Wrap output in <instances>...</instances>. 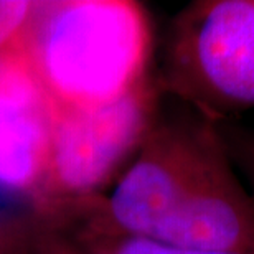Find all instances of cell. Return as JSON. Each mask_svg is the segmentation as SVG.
<instances>
[{
	"mask_svg": "<svg viewBox=\"0 0 254 254\" xmlns=\"http://www.w3.org/2000/svg\"><path fill=\"white\" fill-rule=\"evenodd\" d=\"M150 23L129 0L38 2L20 50L50 109H91L149 79Z\"/></svg>",
	"mask_w": 254,
	"mask_h": 254,
	"instance_id": "2",
	"label": "cell"
},
{
	"mask_svg": "<svg viewBox=\"0 0 254 254\" xmlns=\"http://www.w3.org/2000/svg\"><path fill=\"white\" fill-rule=\"evenodd\" d=\"M157 88L145 79L114 103L91 109H50L43 179L33 201L40 218L55 221L66 208L96 196L155 123Z\"/></svg>",
	"mask_w": 254,
	"mask_h": 254,
	"instance_id": "4",
	"label": "cell"
},
{
	"mask_svg": "<svg viewBox=\"0 0 254 254\" xmlns=\"http://www.w3.org/2000/svg\"><path fill=\"white\" fill-rule=\"evenodd\" d=\"M50 106L20 55H0V187L35 198L47 165Z\"/></svg>",
	"mask_w": 254,
	"mask_h": 254,
	"instance_id": "5",
	"label": "cell"
},
{
	"mask_svg": "<svg viewBox=\"0 0 254 254\" xmlns=\"http://www.w3.org/2000/svg\"><path fill=\"white\" fill-rule=\"evenodd\" d=\"M162 86L211 123L254 108V0H200L177 15Z\"/></svg>",
	"mask_w": 254,
	"mask_h": 254,
	"instance_id": "3",
	"label": "cell"
},
{
	"mask_svg": "<svg viewBox=\"0 0 254 254\" xmlns=\"http://www.w3.org/2000/svg\"><path fill=\"white\" fill-rule=\"evenodd\" d=\"M32 250L33 254H94L64 235L62 226L38 216L35 218Z\"/></svg>",
	"mask_w": 254,
	"mask_h": 254,
	"instance_id": "8",
	"label": "cell"
},
{
	"mask_svg": "<svg viewBox=\"0 0 254 254\" xmlns=\"http://www.w3.org/2000/svg\"><path fill=\"white\" fill-rule=\"evenodd\" d=\"M20 198H23V196H18V195H15V193H12V191L5 190L3 187H0V211L15 208Z\"/></svg>",
	"mask_w": 254,
	"mask_h": 254,
	"instance_id": "11",
	"label": "cell"
},
{
	"mask_svg": "<svg viewBox=\"0 0 254 254\" xmlns=\"http://www.w3.org/2000/svg\"><path fill=\"white\" fill-rule=\"evenodd\" d=\"M33 220L0 211V254H33Z\"/></svg>",
	"mask_w": 254,
	"mask_h": 254,
	"instance_id": "9",
	"label": "cell"
},
{
	"mask_svg": "<svg viewBox=\"0 0 254 254\" xmlns=\"http://www.w3.org/2000/svg\"><path fill=\"white\" fill-rule=\"evenodd\" d=\"M38 2L0 0V55H20Z\"/></svg>",
	"mask_w": 254,
	"mask_h": 254,
	"instance_id": "7",
	"label": "cell"
},
{
	"mask_svg": "<svg viewBox=\"0 0 254 254\" xmlns=\"http://www.w3.org/2000/svg\"><path fill=\"white\" fill-rule=\"evenodd\" d=\"M233 149L254 184V135H238L233 140Z\"/></svg>",
	"mask_w": 254,
	"mask_h": 254,
	"instance_id": "10",
	"label": "cell"
},
{
	"mask_svg": "<svg viewBox=\"0 0 254 254\" xmlns=\"http://www.w3.org/2000/svg\"><path fill=\"white\" fill-rule=\"evenodd\" d=\"M76 241L94 254H254L250 251L189 250V248L162 245L144 238L93 230H81L76 236Z\"/></svg>",
	"mask_w": 254,
	"mask_h": 254,
	"instance_id": "6",
	"label": "cell"
},
{
	"mask_svg": "<svg viewBox=\"0 0 254 254\" xmlns=\"http://www.w3.org/2000/svg\"><path fill=\"white\" fill-rule=\"evenodd\" d=\"M79 206L83 230L254 253V195L233 170L226 139L201 116L154 123L114 191Z\"/></svg>",
	"mask_w": 254,
	"mask_h": 254,
	"instance_id": "1",
	"label": "cell"
}]
</instances>
